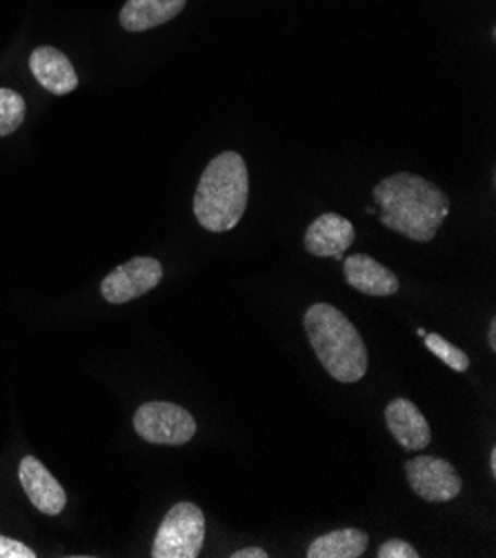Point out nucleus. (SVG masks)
<instances>
[{"instance_id": "nucleus-1", "label": "nucleus", "mask_w": 496, "mask_h": 558, "mask_svg": "<svg viewBox=\"0 0 496 558\" xmlns=\"http://www.w3.org/2000/svg\"><path fill=\"white\" fill-rule=\"evenodd\" d=\"M378 220L416 243H430L450 214V198L416 174H395L374 187Z\"/></svg>"}, {"instance_id": "nucleus-2", "label": "nucleus", "mask_w": 496, "mask_h": 558, "mask_svg": "<svg viewBox=\"0 0 496 558\" xmlns=\"http://www.w3.org/2000/svg\"><path fill=\"white\" fill-rule=\"evenodd\" d=\"M250 174L241 154L223 151L209 160L194 194V216L214 234L234 230L247 207Z\"/></svg>"}, {"instance_id": "nucleus-3", "label": "nucleus", "mask_w": 496, "mask_h": 558, "mask_svg": "<svg viewBox=\"0 0 496 558\" xmlns=\"http://www.w3.org/2000/svg\"><path fill=\"white\" fill-rule=\"evenodd\" d=\"M303 325L320 365L329 376L339 383H356L365 376V343L354 323H350L341 310L327 303H314L305 312Z\"/></svg>"}, {"instance_id": "nucleus-4", "label": "nucleus", "mask_w": 496, "mask_h": 558, "mask_svg": "<svg viewBox=\"0 0 496 558\" xmlns=\"http://www.w3.org/2000/svg\"><path fill=\"white\" fill-rule=\"evenodd\" d=\"M205 541V517L194 504H177L162 519L152 556L154 558H196Z\"/></svg>"}, {"instance_id": "nucleus-5", "label": "nucleus", "mask_w": 496, "mask_h": 558, "mask_svg": "<svg viewBox=\"0 0 496 558\" xmlns=\"http://www.w3.org/2000/svg\"><path fill=\"white\" fill-rule=\"evenodd\" d=\"M134 429L143 440L154 445H185L196 434V421L174 403L152 401L136 410Z\"/></svg>"}, {"instance_id": "nucleus-6", "label": "nucleus", "mask_w": 496, "mask_h": 558, "mask_svg": "<svg viewBox=\"0 0 496 558\" xmlns=\"http://www.w3.org/2000/svg\"><path fill=\"white\" fill-rule=\"evenodd\" d=\"M162 281V265L149 256H136L102 278L100 294L109 305H125L145 296Z\"/></svg>"}, {"instance_id": "nucleus-7", "label": "nucleus", "mask_w": 496, "mask_h": 558, "mask_svg": "<svg viewBox=\"0 0 496 558\" xmlns=\"http://www.w3.org/2000/svg\"><path fill=\"white\" fill-rule=\"evenodd\" d=\"M412 492L430 504H448L461 494V476L455 465L436 457H416L406 463Z\"/></svg>"}, {"instance_id": "nucleus-8", "label": "nucleus", "mask_w": 496, "mask_h": 558, "mask_svg": "<svg viewBox=\"0 0 496 558\" xmlns=\"http://www.w3.org/2000/svg\"><path fill=\"white\" fill-rule=\"evenodd\" d=\"M19 478L29 496L32 506L47 514V517H57L65 510L68 506V494L63 485L51 476V472L36 459V457H25L19 468Z\"/></svg>"}, {"instance_id": "nucleus-9", "label": "nucleus", "mask_w": 496, "mask_h": 558, "mask_svg": "<svg viewBox=\"0 0 496 558\" xmlns=\"http://www.w3.org/2000/svg\"><path fill=\"white\" fill-rule=\"evenodd\" d=\"M303 243L312 256L341 260L354 243V226L339 214H323L307 228Z\"/></svg>"}, {"instance_id": "nucleus-10", "label": "nucleus", "mask_w": 496, "mask_h": 558, "mask_svg": "<svg viewBox=\"0 0 496 558\" xmlns=\"http://www.w3.org/2000/svg\"><path fill=\"white\" fill-rule=\"evenodd\" d=\"M34 78L51 94L65 96L78 87V74L68 56L57 47H38L29 56Z\"/></svg>"}, {"instance_id": "nucleus-11", "label": "nucleus", "mask_w": 496, "mask_h": 558, "mask_svg": "<svg viewBox=\"0 0 496 558\" xmlns=\"http://www.w3.org/2000/svg\"><path fill=\"white\" fill-rule=\"evenodd\" d=\"M385 423L403 450L421 452L432 440V429L419 408L408 399H395L385 408Z\"/></svg>"}, {"instance_id": "nucleus-12", "label": "nucleus", "mask_w": 496, "mask_h": 558, "mask_svg": "<svg viewBox=\"0 0 496 558\" xmlns=\"http://www.w3.org/2000/svg\"><path fill=\"white\" fill-rule=\"evenodd\" d=\"M346 281L350 288L367 296H392L399 292V278L392 269L376 263L367 254H354L343 260Z\"/></svg>"}, {"instance_id": "nucleus-13", "label": "nucleus", "mask_w": 496, "mask_h": 558, "mask_svg": "<svg viewBox=\"0 0 496 558\" xmlns=\"http://www.w3.org/2000/svg\"><path fill=\"white\" fill-rule=\"evenodd\" d=\"M187 0H128L121 10V25L128 32H147L174 21Z\"/></svg>"}, {"instance_id": "nucleus-14", "label": "nucleus", "mask_w": 496, "mask_h": 558, "mask_svg": "<svg viewBox=\"0 0 496 558\" xmlns=\"http://www.w3.org/2000/svg\"><path fill=\"white\" fill-rule=\"evenodd\" d=\"M367 534L361 530H337L318 536L307 547V558H359L367 549Z\"/></svg>"}, {"instance_id": "nucleus-15", "label": "nucleus", "mask_w": 496, "mask_h": 558, "mask_svg": "<svg viewBox=\"0 0 496 558\" xmlns=\"http://www.w3.org/2000/svg\"><path fill=\"white\" fill-rule=\"evenodd\" d=\"M27 114L25 98L8 87H0V136L14 134Z\"/></svg>"}, {"instance_id": "nucleus-16", "label": "nucleus", "mask_w": 496, "mask_h": 558, "mask_svg": "<svg viewBox=\"0 0 496 558\" xmlns=\"http://www.w3.org/2000/svg\"><path fill=\"white\" fill-rule=\"evenodd\" d=\"M425 348L444 361L448 367H452L455 372H468L470 367V359L465 352H461L459 348H455L450 341H446L444 337H438V333H425Z\"/></svg>"}, {"instance_id": "nucleus-17", "label": "nucleus", "mask_w": 496, "mask_h": 558, "mask_svg": "<svg viewBox=\"0 0 496 558\" xmlns=\"http://www.w3.org/2000/svg\"><path fill=\"white\" fill-rule=\"evenodd\" d=\"M378 558H419V551L401 541V538H392V541H385L380 547H378Z\"/></svg>"}, {"instance_id": "nucleus-18", "label": "nucleus", "mask_w": 496, "mask_h": 558, "mask_svg": "<svg viewBox=\"0 0 496 558\" xmlns=\"http://www.w3.org/2000/svg\"><path fill=\"white\" fill-rule=\"evenodd\" d=\"M34 549L21 541L0 536V558H34Z\"/></svg>"}, {"instance_id": "nucleus-19", "label": "nucleus", "mask_w": 496, "mask_h": 558, "mask_svg": "<svg viewBox=\"0 0 496 558\" xmlns=\"http://www.w3.org/2000/svg\"><path fill=\"white\" fill-rule=\"evenodd\" d=\"M269 554L263 547H247V549H239L232 554V558H267Z\"/></svg>"}, {"instance_id": "nucleus-20", "label": "nucleus", "mask_w": 496, "mask_h": 558, "mask_svg": "<svg viewBox=\"0 0 496 558\" xmlns=\"http://www.w3.org/2000/svg\"><path fill=\"white\" fill-rule=\"evenodd\" d=\"M487 341H489V348L496 350V320L494 318H492L489 329H487Z\"/></svg>"}, {"instance_id": "nucleus-21", "label": "nucleus", "mask_w": 496, "mask_h": 558, "mask_svg": "<svg viewBox=\"0 0 496 558\" xmlns=\"http://www.w3.org/2000/svg\"><path fill=\"white\" fill-rule=\"evenodd\" d=\"M489 470H492V474H496V450H492V454H489Z\"/></svg>"}, {"instance_id": "nucleus-22", "label": "nucleus", "mask_w": 496, "mask_h": 558, "mask_svg": "<svg viewBox=\"0 0 496 558\" xmlns=\"http://www.w3.org/2000/svg\"><path fill=\"white\" fill-rule=\"evenodd\" d=\"M365 211H367V214H376V207L370 205V207H365Z\"/></svg>"}]
</instances>
